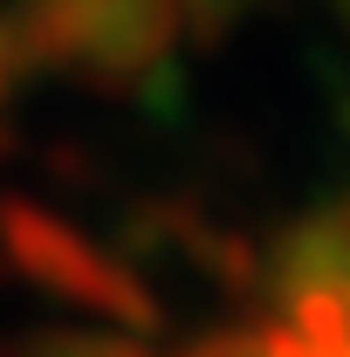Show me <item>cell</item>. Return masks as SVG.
Listing matches in <instances>:
<instances>
[{"label": "cell", "instance_id": "6da1fadb", "mask_svg": "<svg viewBox=\"0 0 350 357\" xmlns=\"http://www.w3.org/2000/svg\"><path fill=\"white\" fill-rule=\"evenodd\" d=\"M0 255L14 261L21 282H35L42 296L69 303L76 316H89L96 330H124V337H144L158 330V296L151 282L137 275L124 255H110L96 234H83L76 220L48 213V206H21L7 199L0 206Z\"/></svg>", "mask_w": 350, "mask_h": 357}, {"label": "cell", "instance_id": "7a4b0ae2", "mask_svg": "<svg viewBox=\"0 0 350 357\" xmlns=\"http://www.w3.org/2000/svg\"><path fill=\"white\" fill-rule=\"evenodd\" d=\"M62 14H69L62 69L110 96H131L151 76H165L172 55L185 48L178 0H62Z\"/></svg>", "mask_w": 350, "mask_h": 357}, {"label": "cell", "instance_id": "3957f363", "mask_svg": "<svg viewBox=\"0 0 350 357\" xmlns=\"http://www.w3.org/2000/svg\"><path fill=\"white\" fill-rule=\"evenodd\" d=\"M21 357H151L137 337L124 330H96V323H76V330H35Z\"/></svg>", "mask_w": 350, "mask_h": 357}, {"label": "cell", "instance_id": "277c9868", "mask_svg": "<svg viewBox=\"0 0 350 357\" xmlns=\"http://www.w3.org/2000/svg\"><path fill=\"white\" fill-rule=\"evenodd\" d=\"M254 7L261 0H178V14H185V35L192 42H227V35H241L248 21H254Z\"/></svg>", "mask_w": 350, "mask_h": 357}, {"label": "cell", "instance_id": "5b68a950", "mask_svg": "<svg viewBox=\"0 0 350 357\" xmlns=\"http://www.w3.org/2000/svg\"><path fill=\"white\" fill-rule=\"evenodd\" d=\"M303 303H309L316 316H323L330 330H337V344L350 351V282H344V289H330V296H303Z\"/></svg>", "mask_w": 350, "mask_h": 357}, {"label": "cell", "instance_id": "8992f818", "mask_svg": "<svg viewBox=\"0 0 350 357\" xmlns=\"http://www.w3.org/2000/svg\"><path fill=\"white\" fill-rule=\"evenodd\" d=\"M14 76H21V48H14V28L0 21V103H7V89H14Z\"/></svg>", "mask_w": 350, "mask_h": 357}, {"label": "cell", "instance_id": "52a82bcc", "mask_svg": "<svg viewBox=\"0 0 350 357\" xmlns=\"http://www.w3.org/2000/svg\"><path fill=\"white\" fill-rule=\"evenodd\" d=\"M330 7H337V21H344V28H350V0H330Z\"/></svg>", "mask_w": 350, "mask_h": 357}]
</instances>
